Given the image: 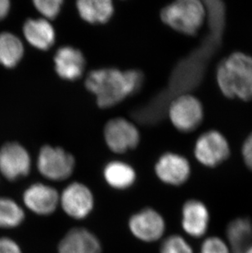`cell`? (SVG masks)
I'll return each mask as SVG.
<instances>
[{
  "label": "cell",
  "instance_id": "7402d4cb",
  "mask_svg": "<svg viewBox=\"0 0 252 253\" xmlns=\"http://www.w3.org/2000/svg\"><path fill=\"white\" fill-rule=\"evenodd\" d=\"M161 253H194L190 244L180 235H170L161 246Z\"/></svg>",
  "mask_w": 252,
  "mask_h": 253
},
{
  "label": "cell",
  "instance_id": "ac0fdd59",
  "mask_svg": "<svg viewBox=\"0 0 252 253\" xmlns=\"http://www.w3.org/2000/svg\"><path fill=\"white\" fill-rule=\"evenodd\" d=\"M76 7L82 19L91 24L106 23L114 12L111 0H79Z\"/></svg>",
  "mask_w": 252,
  "mask_h": 253
},
{
  "label": "cell",
  "instance_id": "7c38bea8",
  "mask_svg": "<svg viewBox=\"0 0 252 253\" xmlns=\"http://www.w3.org/2000/svg\"><path fill=\"white\" fill-rule=\"evenodd\" d=\"M157 177L165 184L178 186L184 184L190 176L188 161L174 153H166L160 158L155 167Z\"/></svg>",
  "mask_w": 252,
  "mask_h": 253
},
{
  "label": "cell",
  "instance_id": "5bb4252c",
  "mask_svg": "<svg viewBox=\"0 0 252 253\" xmlns=\"http://www.w3.org/2000/svg\"><path fill=\"white\" fill-rule=\"evenodd\" d=\"M102 246L96 235L84 228H74L63 237L58 253H101Z\"/></svg>",
  "mask_w": 252,
  "mask_h": 253
},
{
  "label": "cell",
  "instance_id": "3957f363",
  "mask_svg": "<svg viewBox=\"0 0 252 253\" xmlns=\"http://www.w3.org/2000/svg\"><path fill=\"white\" fill-rule=\"evenodd\" d=\"M206 9L198 0H178L162 10V22L181 33L194 36L204 22Z\"/></svg>",
  "mask_w": 252,
  "mask_h": 253
},
{
  "label": "cell",
  "instance_id": "9a60e30c",
  "mask_svg": "<svg viewBox=\"0 0 252 253\" xmlns=\"http://www.w3.org/2000/svg\"><path fill=\"white\" fill-rule=\"evenodd\" d=\"M54 62L57 75L67 81H76L82 77L85 67L83 53L70 46H65L57 50Z\"/></svg>",
  "mask_w": 252,
  "mask_h": 253
},
{
  "label": "cell",
  "instance_id": "5b68a950",
  "mask_svg": "<svg viewBox=\"0 0 252 253\" xmlns=\"http://www.w3.org/2000/svg\"><path fill=\"white\" fill-rule=\"evenodd\" d=\"M194 153L197 160L207 168H215L230 156L228 141L219 131L210 130L198 138Z\"/></svg>",
  "mask_w": 252,
  "mask_h": 253
},
{
  "label": "cell",
  "instance_id": "2e32d148",
  "mask_svg": "<svg viewBox=\"0 0 252 253\" xmlns=\"http://www.w3.org/2000/svg\"><path fill=\"white\" fill-rule=\"evenodd\" d=\"M227 244L231 253H245L252 245V221L248 217L231 220L226 228Z\"/></svg>",
  "mask_w": 252,
  "mask_h": 253
},
{
  "label": "cell",
  "instance_id": "4fadbf2b",
  "mask_svg": "<svg viewBox=\"0 0 252 253\" xmlns=\"http://www.w3.org/2000/svg\"><path fill=\"white\" fill-rule=\"evenodd\" d=\"M210 225V212L207 205L198 199H190L183 203L182 227L185 233L198 239L204 236Z\"/></svg>",
  "mask_w": 252,
  "mask_h": 253
},
{
  "label": "cell",
  "instance_id": "6da1fadb",
  "mask_svg": "<svg viewBox=\"0 0 252 253\" xmlns=\"http://www.w3.org/2000/svg\"><path fill=\"white\" fill-rule=\"evenodd\" d=\"M143 80L142 73L135 70L122 72L105 68L91 72L86 79L85 86L95 94L98 105L107 108L117 105L138 90Z\"/></svg>",
  "mask_w": 252,
  "mask_h": 253
},
{
  "label": "cell",
  "instance_id": "603a6c76",
  "mask_svg": "<svg viewBox=\"0 0 252 253\" xmlns=\"http://www.w3.org/2000/svg\"><path fill=\"white\" fill-rule=\"evenodd\" d=\"M62 2V0H36L34 4L44 17L48 19H54L59 14Z\"/></svg>",
  "mask_w": 252,
  "mask_h": 253
},
{
  "label": "cell",
  "instance_id": "d4e9b609",
  "mask_svg": "<svg viewBox=\"0 0 252 253\" xmlns=\"http://www.w3.org/2000/svg\"><path fill=\"white\" fill-rule=\"evenodd\" d=\"M0 253H22V252L17 242L2 237L0 238Z\"/></svg>",
  "mask_w": 252,
  "mask_h": 253
},
{
  "label": "cell",
  "instance_id": "30bf717a",
  "mask_svg": "<svg viewBox=\"0 0 252 253\" xmlns=\"http://www.w3.org/2000/svg\"><path fill=\"white\" fill-rule=\"evenodd\" d=\"M31 166L27 151L18 143H7L0 149V172L8 180L26 176L31 170Z\"/></svg>",
  "mask_w": 252,
  "mask_h": 253
},
{
  "label": "cell",
  "instance_id": "ba28073f",
  "mask_svg": "<svg viewBox=\"0 0 252 253\" xmlns=\"http://www.w3.org/2000/svg\"><path fill=\"white\" fill-rule=\"evenodd\" d=\"M104 138L108 148L116 153H124L139 143V132L135 126L124 118H115L107 122Z\"/></svg>",
  "mask_w": 252,
  "mask_h": 253
},
{
  "label": "cell",
  "instance_id": "d6986e66",
  "mask_svg": "<svg viewBox=\"0 0 252 253\" xmlns=\"http://www.w3.org/2000/svg\"><path fill=\"white\" fill-rule=\"evenodd\" d=\"M103 175L110 186L119 190H124L132 186L136 179L134 169L122 162L108 163L105 168Z\"/></svg>",
  "mask_w": 252,
  "mask_h": 253
},
{
  "label": "cell",
  "instance_id": "83f0119b",
  "mask_svg": "<svg viewBox=\"0 0 252 253\" xmlns=\"http://www.w3.org/2000/svg\"><path fill=\"white\" fill-rule=\"evenodd\" d=\"M245 253H252V245L247 250Z\"/></svg>",
  "mask_w": 252,
  "mask_h": 253
},
{
  "label": "cell",
  "instance_id": "44dd1931",
  "mask_svg": "<svg viewBox=\"0 0 252 253\" xmlns=\"http://www.w3.org/2000/svg\"><path fill=\"white\" fill-rule=\"evenodd\" d=\"M25 211L12 198L0 197V229H13L24 220Z\"/></svg>",
  "mask_w": 252,
  "mask_h": 253
},
{
  "label": "cell",
  "instance_id": "e0dca14e",
  "mask_svg": "<svg viewBox=\"0 0 252 253\" xmlns=\"http://www.w3.org/2000/svg\"><path fill=\"white\" fill-rule=\"evenodd\" d=\"M23 32L29 43L41 50H47L54 43V29L47 20H27L23 27Z\"/></svg>",
  "mask_w": 252,
  "mask_h": 253
},
{
  "label": "cell",
  "instance_id": "ffe728a7",
  "mask_svg": "<svg viewBox=\"0 0 252 253\" xmlns=\"http://www.w3.org/2000/svg\"><path fill=\"white\" fill-rule=\"evenodd\" d=\"M23 53L24 48L19 38L8 32L0 34V64L8 68L16 67Z\"/></svg>",
  "mask_w": 252,
  "mask_h": 253
},
{
  "label": "cell",
  "instance_id": "cb8c5ba5",
  "mask_svg": "<svg viewBox=\"0 0 252 253\" xmlns=\"http://www.w3.org/2000/svg\"><path fill=\"white\" fill-rule=\"evenodd\" d=\"M199 253H231L226 242L219 237L212 236L205 239Z\"/></svg>",
  "mask_w": 252,
  "mask_h": 253
},
{
  "label": "cell",
  "instance_id": "484cf974",
  "mask_svg": "<svg viewBox=\"0 0 252 253\" xmlns=\"http://www.w3.org/2000/svg\"><path fill=\"white\" fill-rule=\"evenodd\" d=\"M243 156L246 166L252 170V133L243 143Z\"/></svg>",
  "mask_w": 252,
  "mask_h": 253
},
{
  "label": "cell",
  "instance_id": "52a82bcc",
  "mask_svg": "<svg viewBox=\"0 0 252 253\" xmlns=\"http://www.w3.org/2000/svg\"><path fill=\"white\" fill-rule=\"evenodd\" d=\"M62 210L70 217L83 220L93 211L94 198L90 189L84 184L74 182L63 190L60 196Z\"/></svg>",
  "mask_w": 252,
  "mask_h": 253
},
{
  "label": "cell",
  "instance_id": "277c9868",
  "mask_svg": "<svg viewBox=\"0 0 252 253\" xmlns=\"http://www.w3.org/2000/svg\"><path fill=\"white\" fill-rule=\"evenodd\" d=\"M39 171L47 179L55 181L69 178L75 168V158L61 148L44 146L37 161Z\"/></svg>",
  "mask_w": 252,
  "mask_h": 253
},
{
  "label": "cell",
  "instance_id": "8992f818",
  "mask_svg": "<svg viewBox=\"0 0 252 253\" xmlns=\"http://www.w3.org/2000/svg\"><path fill=\"white\" fill-rule=\"evenodd\" d=\"M172 124L182 132H191L197 129L203 119L202 103L194 96H179L171 103L169 110Z\"/></svg>",
  "mask_w": 252,
  "mask_h": 253
},
{
  "label": "cell",
  "instance_id": "4316f807",
  "mask_svg": "<svg viewBox=\"0 0 252 253\" xmlns=\"http://www.w3.org/2000/svg\"><path fill=\"white\" fill-rule=\"evenodd\" d=\"M10 2L7 0H0V20L3 19L9 12Z\"/></svg>",
  "mask_w": 252,
  "mask_h": 253
},
{
  "label": "cell",
  "instance_id": "7a4b0ae2",
  "mask_svg": "<svg viewBox=\"0 0 252 253\" xmlns=\"http://www.w3.org/2000/svg\"><path fill=\"white\" fill-rule=\"evenodd\" d=\"M217 82L228 98L252 100V57L240 52L232 53L219 65Z\"/></svg>",
  "mask_w": 252,
  "mask_h": 253
},
{
  "label": "cell",
  "instance_id": "8fae6325",
  "mask_svg": "<svg viewBox=\"0 0 252 253\" xmlns=\"http://www.w3.org/2000/svg\"><path fill=\"white\" fill-rule=\"evenodd\" d=\"M23 202L32 212L48 215L57 210L60 204V195L54 188L36 183L26 189L23 194Z\"/></svg>",
  "mask_w": 252,
  "mask_h": 253
},
{
  "label": "cell",
  "instance_id": "9c48e42d",
  "mask_svg": "<svg viewBox=\"0 0 252 253\" xmlns=\"http://www.w3.org/2000/svg\"><path fill=\"white\" fill-rule=\"evenodd\" d=\"M128 229L133 236L141 241L152 243L163 236L166 221L157 211L145 208L129 218Z\"/></svg>",
  "mask_w": 252,
  "mask_h": 253
}]
</instances>
